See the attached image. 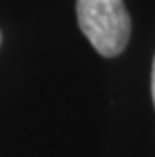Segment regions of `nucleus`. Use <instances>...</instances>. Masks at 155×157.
Segmentation results:
<instances>
[{"mask_svg": "<svg viewBox=\"0 0 155 157\" xmlns=\"http://www.w3.org/2000/svg\"><path fill=\"white\" fill-rule=\"evenodd\" d=\"M77 20L99 55L117 56L131 36V18L123 0H77Z\"/></svg>", "mask_w": 155, "mask_h": 157, "instance_id": "obj_1", "label": "nucleus"}, {"mask_svg": "<svg viewBox=\"0 0 155 157\" xmlns=\"http://www.w3.org/2000/svg\"><path fill=\"white\" fill-rule=\"evenodd\" d=\"M151 93H153V103H155V60H153V73H151Z\"/></svg>", "mask_w": 155, "mask_h": 157, "instance_id": "obj_2", "label": "nucleus"}, {"mask_svg": "<svg viewBox=\"0 0 155 157\" xmlns=\"http://www.w3.org/2000/svg\"><path fill=\"white\" fill-rule=\"evenodd\" d=\"M0 40H2V36H0Z\"/></svg>", "mask_w": 155, "mask_h": 157, "instance_id": "obj_3", "label": "nucleus"}]
</instances>
